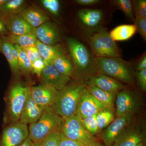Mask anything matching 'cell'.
Segmentation results:
<instances>
[{
	"label": "cell",
	"mask_w": 146,
	"mask_h": 146,
	"mask_svg": "<svg viewBox=\"0 0 146 146\" xmlns=\"http://www.w3.org/2000/svg\"><path fill=\"white\" fill-rule=\"evenodd\" d=\"M33 146H42V143H33Z\"/></svg>",
	"instance_id": "obj_45"
},
{
	"label": "cell",
	"mask_w": 146,
	"mask_h": 146,
	"mask_svg": "<svg viewBox=\"0 0 146 146\" xmlns=\"http://www.w3.org/2000/svg\"><path fill=\"white\" fill-rule=\"evenodd\" d=\"M82 146H104L102 144L99 143L98 141L92 142L90 143L86 144V145H83Z\"/></svg>",
	"instance_id": "obj_44"
},
{
	"label": "cell",
	"mask_w": 146,
	"mask_h": 146,
	"mask_svg": "<svg viewBox=\"0 0 146 146\" xmlns=\"http://www.w3.org/2000/svg\"><path fill=\"white\" fill-rule=\"evenodd\" d=\"M6 1V0H0V6L2 5Z\"/></svg>",
	"instance_id": "obj_47"
},
{
	"label": "cell",
	"mask_w": 146,
	"mask_h": 146,
	"mask_svg": "<svg viewBox=\"0 0 146 146\" xmlns=\"http://www.w3.org/2000/svg\"><path fill=\"white\" fill-rule=\"evenodd\" d=\"M31 63L41 58V56L36 46L29 47L23 48Z\"/></svg>",
	"instance_id": "obj_36"
},
{
	"label": "cell",
	"mask_w": 146,
	"mask_h": 146,
	"mask_svg": "<svg viewBox=\"0 0 146 146\" xmlns=\"http://www.w3.org/2000/svg\"><path fill=\"white\" fill-rule=\"evenodd\" d=\"M43 110L33 100L30 93L21 112L19 121L27 125L31 124L39 119Z\"/></svg>",
	"instance_id": "obj_18"
},
{
	"label": "cell",
	"mask_w": 146,
	"mask_h": 146,
	"mask_svg": "<svg viewBox=\"0 0 146 146\" xmlns=\"http://www.w3.org/2000/svg\"><path fill=\"white\" fill-rule=\"evenodd\" d=\"M15 45L18 52V64L21 74L27 77L33 74L31 61L29 59L23 48L17 45Z\"/></svg>",
	"instance_id": "obj_28"
},
{
	"label": "cell",
	"mask_w": 146,
	"mask_h": 146,
	"mask_svg": "<svg viewBox=\"0 0 146 146\" xmlns=\"http://www.w3.org/2000/svg\"><path fill=\"white\" fill-rule=\"evenodd\" d=\"M86 89L105 108L114 110L116 93L108 92L86 84Z\"/></svg>",
	"instance_id": "obj_22"
},
{
	"label": "cell",
	"mask_w": 146,
	"mask_h": 146,
	"mask_svg": "<svg viewBox=\"0 0 146 146\" xmlns=\"http://www.w3.org/2000/svg\"><path fill=\"white\" fill-rule=\"evenodd\" d=\"M79 19L82 24L88 29L97 27L100 24L103 13L102 10L96 9H82L78 13Z\"/></svg>",
	"instance_id": "obj_21"
},
{
	"label": "cell",
	"mask_w": 146,
	"mask_h": 146,
	"mask_svg": "<svg viewBox=\"0 0 146 146\" xmlns=\"http://www.w3.org/2000/svg\"><path fill=\"white\" fill-rule=\"evenodd\" d=\"M115 119V112L113 110L104 108L100 111L96 115L99 132L107 127Z\"/></svg>",
	"instance_id": "obj_29"
},
{
	"label": "cell",
	"mask_w": 146,
	"mask_h": 146,
	"mask_svg": "<svg viewBox=\"0 0 146 146\" xmlns=\"http://www.w3.org/2000/svg\"><path fill=\"white\" fill-rule=\"evenodd\" d=\"M34 34L37 40L43 44L53 45L60 41L59 30L56 24L48 22L34 29Z\"/></svg>",
	"instance_id": "obj_15"
},
{
	"label": "cell",
	"mask_w": 146,
	"mask_h": 146,
	"mask_svg": "<svg viewBox=\"0 0 146 146\" xmlns=\"http://www.w3.org/2000/svg\"><path fill=\"white\" fill-rule=\"evenodd\" d=\"M134 22L136 28V32L146 41V18H135Z\"/></svg>",
	"instance_id": "obj_35"
},
{
	"label": "cell",
	"mask_w": 146,
	"mask_h": 146,
	"mask_svg": "<svg viewBox=\"0 0 146 146\" xmlns=\"http://www.w3.org/2000/svg\"><path fill=\"white\" fill-rule=\"evenodd\" d=\"M135 18H146V1H131Z\"/></svg>",
	"instance_id": "obj_32"
},
{
	"label": "cell",
	"mask_w": 146,
	"mask_h": 146,
	"mask_svg": "<svg viewBox=\"0 0 146 146\" xmlns=\"http://www.w3.org/2000/svg\"><path fill=\"white\" fill-rule=\"evenodd\" d=\"M105 108L85 89L79 100L76 115L80 119L97 114Z\"/></svg>",
	"instance_id": "obj_12"
},
{
	"label": "cell",
	"mask_w": 146,
	"mask_h": 146,
	"mask_svg": "<svg viewBox=\"0 0 146 146\" xmlns=\"http://www.w3.org/2000/svg\"><path fill=\"white\" fill-rule=\"evenodd\" d=\"M84 80L86 85L95 86L108 92L117 94L119 91L125 89V86L122 82L102 74L91 75L86 78Z\"/></svg>",
	"instance_id": "obj_13"
},
{
	"label": "cell",
	"mask_w": 146,
	"mask_h": 146,
	"mask_svg": "<svg viewBox=\"0 0 146 146\" xmlns=\"http://www.w3.org/2000/svg\"><path fill=\"white\" fill-rule=\"evenodd\" d=\"M29 136L27 125L20 121L4 126L0 134V146H19Z\"/></svg>",
	"instance_id": "obj_8"
},
{
	"label": "cell",
	"mask_w": 146,
	"mask_h": 146,
	"mask_svg": "<svg viewBox=\"0 0 146 146\" xmlns=\"http://www.w3.org/2000/svg\"><path fill=\"white\" fill-rule=\"evenodd\" d=\"M60 130L54 131L46 136L42 141V146H59Z\"/></svg>",
	"instance_id": "obj_33"
},
{
	"label": "cell",
	"mask_w": 146,
	"mask_h": 146,
	"mask_svg": "<svg viewBox=\"0 0 146 146\" xmlns=\"http://www.w3.org/2000/svg\"><path fill=\"white\" fill-rule=\"evenodd\" d=\"M6 36L11 43L18 45L23 48L36 46L38 40L34 33L20 35L9 34Z\"/></svg>",
	"instance_id": "obj_27"
},
{
	"label": "cell",
	"mask_w": 146,
	"mask_h": 146,
	"mask_svg": "<svg viewBox=\"0 0 146 146\" xmlns=\"http://www.w3.org/2000/svg\"><path fill=\"white\" fill-rule=\"evenodd\" d=\"M25 6L26 2L24 0H6L0 6V14L4 17L20 15Z\"/></svg>",
	"instance_id": "obj_24"
},
{
	"label": "cell",
	"mask_w": 146,
	"mask_h": 146,
	"mask_svg": "<svg viewBox=\"0 0 146 146\" xmlns=\"http://www.w3.org/2000/svg\"><path fill=\"white\" fill-rule=\"evenodd\" d=\"M42 5L54 16H57L60 8V2L58 0H42Z\"/></svg>",
	"instance_id": "obj_34"
},
{
	"label": "cell",
	"mask_w": 146,
	"mask_h": 146,
	"mask_svg": "<svg viewBox=\"0 0 146 146\" xmlns=\"http://www.w3.org/2000/svg\"><path fill=\"white\" fill-rule=\"evenodd\" d=\"M146 69V56H145L139 61L136 67V71L142 70Z\"/></svg>",
	"instance_id": "obj_42"
},
{
	"label": "cell",
	"mask_w": 146,
	"mask_h": 146,
	"mask_svg": "<svg viewBox=\"0 0 146 146\" xmlns=\"http://www.w3.org/2000/svg\"><path fill=\"white\" fill-rule=\"evenodd\" d=\"M96 115H92L83 119H79L84 128L89 133L94 136L99 133L98 128L97 125Z\"/></svg>",
	"instance_id": "obj_31"
},
{
	"label": "cell",
	"mask_w": 146,
	"mask_h": 146,
	"mask_svg": "<svg viewBox=\"0 0 146 146\" xmlns=\"http://www.w3.org/2000/svg\"><path fill=\"white\" fill-rule=\"evenodd\" d=\"M57 92L53 87L41 84L31 87L30 95L36 104L44 109L52 107Z\"/></svg>",
	"instance_id": "obj_11"
},
{
	"label": "cell",
	"mask_w": 146,
	"mask_h": 146,
	"mask_svg": "<svg viewBox=\"0 0 146 146\" xmlns=\"http://www.w3.org/2000/svg\"><path fill=\"white\" fill-rule=\"evenodd\" d=\"M116 114L117 117L133 116L141 106V100L132 91L124 89L116 94Z\"/></svg>",
	"instance_id": "obj_9"
},
{
	"label": "cell",
	"mask_w": 146,
	"mask_h": 146,
	"mask_svg": "<svg viewBox=\"0 0 146 146\" xmlns=\"http://www.w3.org/2000/svg\"><path fill=\"white\" fill-rule=\"evenodd\" d=\"M54 68L60 74L72 78L74 74L73 64L69 58L66 54L57 56L52 61Z\"/></svg>",
	"instance_id": "obj_26"
},
{
	"label": "cell",
	"mask_w": 146,
	"mask_h": 146,
	"mask_svg": "<svg viewBox=\"0 0 146 146\" xmlns=\"http://www.w3.org/2000/svg\"><path fill=\"white\" fill-rule=\"evenodd\" d=\"M136 32V28L133 25H123L118 26L110 32V36L115 42L123 41L131 38Z\"/></svg>",
	"instance_id": "obj_25"
},
{
	"label": "cell",
	"mask_w": 146,
	"mask_h": 146,
	"mask_svg": "<svg viewBox=\"0 0 146 146\" xmlns=\"http://www.w3.org/2000/svg\"><path fill=\"white\" fill-rule=\"evenodd\" d=\"M36 46L41 57L46 65L51 64L55 58L61 55L66 54V51L63 45L60 44L48 45L43 44L37 40Z\"/></svg>",
	"instance_id": "obj_20"
},
{
	"label": "cell",
	"mask_w": 146,
	"mask_h": 146,
	"mask_svg": "<svg viewBox=\"0 0 146 146\" xmlns=\"http://www.w3.org/2000/svg\"><path fill=\"white\" fill-rule=\"evenodd\" d=\"M92 52L96 57H121L115 42L106 31H94L87 38Z\"/></svg>",
	"instance_id": "obj_6"
},
{
	"label": "cell",
	"mask_w": 146,
	"mask_h": 146,
	"mask_svg": "<svg viewBox=\"0 0 146 146\" xmlns=\"http://www.w3.org/2000/svg\"><path fill=\"white\" fill-rule=\"evenodd\" d=\"M20 15L30 26L34 29L49 22L50 20L46 12L35 5L25 9Z\"/></svg>",
	"instance_id": "obj_16"
},
{
	"label": "cell",
	"mask_w": 146,
	"mask_h": 146,
	"mask_svg": "<svg viewBox=\"0 0 146 146\" xmlns=\"http://www.w3.org/2000/svg\"><path fill=\"white\" fill-rule=\"evenodd\" d=\"M133 117L126 115L118 117L108 126L100 136L104 146L113 145L115 140L128 127Z\"/></svg>",
	"instance_id": "obj_10"
},
{
	"label": "cell",
	"mask_w": 146,
	"mask_h": 146,
	"mask_svg": "<svg viewBox=\"0 0 146 146\" xmlns=\"http://www.w3.org/2000/svg\"><path fill=\"white\" fill-rule=\"evenodd\" d=\"M46 66V65L42 58L35 60L32 63L33 74H35L39 78Z\"/></svg>",
	"instance_id": "obj_37"
},
{
	"label": "cell",
	"mask_w": 146,
	"mask_h": 146,
	"mask_svg": "<svg viewBox=\"0 0 146 146\" xmlns=\"http://www.w3.org/2000/svg\"><path fill=\"white\" fill-rule=\"evenodd\" d=\"M136 76L139 86L143 91H146V69L142 70L136 71Z\"/></svg>",
	"instance_id": "obj_38"
},
{
	"label": "cell",
	"mask_w": 146,
	"mask_h": 146,
	"mask_svg": "<svg viewBox=\"0 0 146 146\" xmlns=\"http://www.w3.org/2000/svg\"><path fill=\"white\" fill-rule=\"evenodd\" d=\"M99 0H76L75 2L81 5H91L100 2Z\"/></svg>",
	"instance_id": "obj_41"
},
{
	"label": "cell",
	"mask_w": 146,
	"mask_h": 146,
	"mask_svg": "<svg viewBox=\"0 0 146 146\" xmlns=\"http://www.w3.org/2000/svg\"><path fill=\"white\" fill-rule=\"evenodd\" d=\"M144 142V137L138 128L128 127L114 142L112 146H136Z\"/></svg>",
	"instance_id": "obj_19"
},
{
	"label": "cell",
	"mask_w": 146,
	"mask_h": 146,
	"mask_svg": "<svg viewBox=\"0 0 146 146\" xmlns=\"http://www.w3.org/2000/svg\"><path fill=\"white\" fill-rule=\"evenodd\" d=\"M86 86L84 80L75 78L58 90L52 106L56 113L64 120L76 115L79 100Z\"/></svg>",
	"instance_id": "obj_1"
},
{
	"label": "cell",
	"mask_w": 146,
	"mask_h": 146,
	"mask_svg": "<svg viewBox=\"0 0 146 146\" xmlns=\"http://www.w3.org/2000/svg\"><path fill=\"white\" fill-rule=\"evenodd\" d=\"M64 121L52 107L45 108L39 119L30 125L29 137L33 143H42L50 133L61 131Z\"/></svg>",
	"instance_id": "obj_5"
},
{
	"label": "cell",
	"mask_w": 146,
	"mask_h": 146,
	"mask_svg": "<svg viewBox=\"0 0 146 146\" xmlns=\"http://www.w3.org/2000/svg\"><path fill=\"white\" fill-rule=\"evenodd\" d=\"M136 146H145V143L142 142V143H140V144H138Z\"/></svg>",
	"instance_id": "obj_46"
},
{
	"label": "cell",
	"mask_w": 146,
	"mask_h": 146,
	"mask_svg": "<svg viewBox=\"0 0 146 146\" xmlns=\"http://www.w3.org/2000/svg\"><path fill=\"white\" fill-rule=\"evenodd\" d=\"M31 87L20 81L11 84L4 98L5 106L3 126L19 121L22 110L30 93Z\"/></svg>",
	"instance_id": "obj_2"
},
{
	"label": "cell",
	"mask_w": 146,
	"mask_h": 146,
	"mask_svg": "<svg viewBox=\"0 0 146 146\" xmlns=\"http://www.w3.org/2000/svg\"><path fill=\"white\" fill-rule=\"evenodd\" d=\"M9 34L5 18L0 14V36H7Z\"/></svg>",
	"instance_id": "obj_40"
},
{
	"label": "cell",
	"mask_w": 146,
	"mask_h": 146,
	"mask_svg": "<svg viewBox=\"0 0 146 146\" xmlns=\"http://www.w3.org/2000/svg\"><path fill=\"white\" fill-rule=\"evenodd\" d=\"M83 145L79 143L65 137L60 131V138L59 146H82Z\"/></svg>",
	"instance_id": "obj_39"
},
{
	"label": "cell",
	"mask_w": 146,
	"mask_h": 146,
	"mask_svg": "<svg viewBox=\"0 0 146 146\" xmlns=\"http://www.w3.org/2000/svg\"><path fill=\"white\" fill-rule=\"evenodd\" d=\"M96 74H102L124 83L134 81V71L131 63L121 57H95Z\"/></svg>",
	"instance_id": "obj_4"
},
{
	"label": "cell",
	"mask_w": 146,
	"mask_h": 146,
	"mask_svg": "<svg viewBox=\"0 0 146 146\" xmlns=\"http://www.w3.org/2000/svg\"><path fill=\"white\" fill-rule=\"evenodd\" d=\"M61 132L66 138L83 145L97 141L96 137L86 130L76 115L64 120Z\"/></svg>",
	"instance_id": "obj_7"
},
{
	"label": "cell",
	"mask_w": 146,
	"mask_h": 146,
	"mask_svg": "<svg viewBox=\"0 0 146 146\" xmlns=\"http://www.w3.org/2000/svg\"><path fill=\"white\" fill-rule=\"evenodd\" d=\"M9 34L20 35L34 33V28L30 26L21 15L4 17Z\"/></svg>",
	"instance_id": "obj_17"
},
{
	"label": "cell",
	"mask_w": 146,
	"mask_h": 146,
	"mask_svg": "<svg viewBox=\"0 0 146 146\" xmlns=\"http://www.w3.org/2000/svg\"><path fill=\"white\" fill-rule=\"evenodd\" d=\"M33 142L29 137L19 146H33Z\"/></svg>",
	"instance_id": "obj_43"
},
{
	"label": "cell",
	"mask_w": 146,
	"mask_h": 146,
	"mask_svg": "<svg viewBox=\"0 0 146 146\" xmlns=\"http://www.w3.org/2000/svg\"><path fill=\"white\" fill-rule=\"evenodd\" d=\"M39 78L42 84L51 86L57 90L62 89L72 79V78L59 73L52 64L46 66Z\"/></svg>",
	"instance_id": "obj_14"
},
{
	"label": "cell",
	"mask_w": 146,
	"mask_h": 146,
	"mask_svg": "<svg viewBox=\"0 0 146 146\" xmlns=\"http://www.w3.org/2000/svg\"><path fill=\"white\" fill-rule=\"evenodd\" d=\"M70 53L76 78L85 80L96 74L95 57L83 43L71 37H65Z\"/></svg>",
	"instance_id": "obj_3"
},
{
	"label": "cell",
	"mask_w": 146,
	"mask_h": 146,
	"mask_svg": "<svg viewBox=\"0 0 146 146\" xmlns=\"http://www.w3.org/2000/svg\"><path fill=\"white\" fill-rule=\"evenodd\" d=\"M115 5L125 13L127 18L134 22L135 17L133 13L132 1L130 0H116L113 1Z\"/></svg>",
	"instance_id": "obj_30"
},
{
	"label": "cell",
	"mask_w": 146,
	"mask_h": 146,
	"mask_svg": "<svg viewBox=\"0 0 146 146\" xmlns=\"http://www.w3.org/2000/svg\"><path fill=\"white\" fill-rule=\"evenodd\" d=\"M11 43L6 36H0V52L5 56L12 72L18 77L21 73L18 63L16 62L12 54Z\"/></svg>",
	"instance_id": "obj_23"
}]
</instances>
